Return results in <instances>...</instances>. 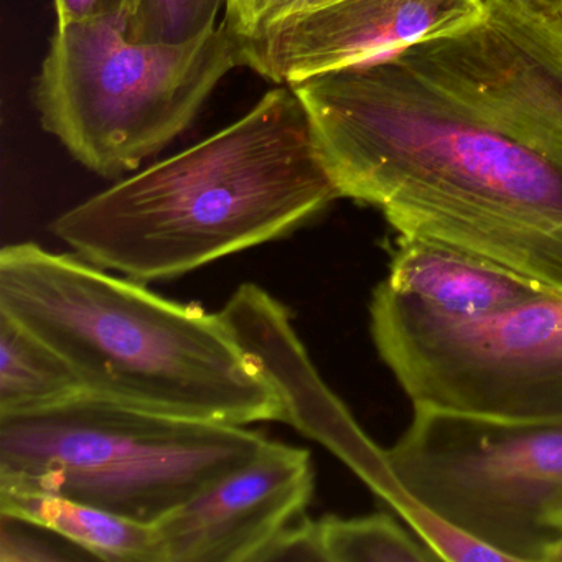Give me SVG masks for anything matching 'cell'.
<instances>
[{"label":"cell","instance_id":"cell-15","mask_svg":"<svg viewBox=\"0 0 562 562\" xmlns=\"http://www.w3.org/2000/svg\"><path fill=\"white\" fill-rule=\"evenodd\" d=\"M226 0H136L126 37L144 44H187L215 31Z\"/></svg>","mask_w":562,"mask_h":562},{"label":"cell","instance_id":"cell-6","mask_svg":"<svg viewBox=\"0 0 562 562\" xmlns=\"http://www.w3.org/2000/svg\"><path fill=\"white\" fill-rule=\"evenodd\" d=\"M370 330L414 409L498 419L562 417V295L459 315L383 281L371 297Z\"/></svg>","mask_w":562,"mask_h":562},{"label":"cell","instance_id":"cell-9","mask_svg":"<svg viewBox=\"0 0 562 562\" xmlns=\"http://www.w3.org/2000/svg\"><path fill=\"white\" fill-rule=\"evenodd\" d=\"M485 0H337L245 35L246 67L274 83L376 60L482 14Z\"/></svg>","mask_w":562,"mask_h":562},{"label":"cell","instance_id":"cell-5","mask_svg":"<svg viewBox=\"0 0 562 562\" xmlns=\"http://www.w3.org/2000/svg\"><path fill=\"white\" fill-rule=\"evenodd\" d=\"M246 67L228 22L187 44L126 37V15L60 25L37 83L42 126L91 172L136 170L195 120L220 81Z\"/></svg>","mask_w":562,"mask_h":562},{"label":"cell","instance_id":"cell-21","mask_svg":"<svg viewBox=\"0 0 562 562\" xmlns=\"http://www.w3.org/2000/svg\"><path fill=\"white\" fill-rule=\"evenodd\" d=\"M515 2L531 9V11L552 15V18H558L559 14H562V0H515Z\"/></svg>","mask_w":562,"mask_h":562},{"label":"cell","instance_id":"cell-20","mask_svg":"<svg viewBox=\"0 0 562 562\" xmlns=\"http://www.w3.org/2000/svg\"><path fill=\"white\" fill-rule=\"evenodd\" d=\"M266 0H226V19L229 27L241 35L251 34Z\"/></svg>","mask_w":562,"mask_h":562},{"label":"cell","instance_id":"cell-10","mask_svg":"<svg viewBox=\"0 0 562 562\" xmlns=\"http://www.w3.org/2000/svg\"><path fill=\"white\" fill-rule=\"evenodd\" d=\"M311 452L268 440L156 525L162 562H252L311 502Z\"/></svg>","mask_w":562,"mask_h":562},{"label":"cell","instance_id":"cell-13","mask_svg":"<svg viewBox=\"0 0 562 562\" xmlns=\"http://www.w3.org/2000/svg\"><path fill=\"white\" fill-rule=\"evenodd\" d=\"M88 393L50 345L0 311V414L24 413Z\"/></svg>","mask_w":562,"mask_h":562},{"label":"cell","instance_id":"cell-1","mask_svg":"<svg viewBox=\"0 0 562 562\" xmlns=\"http://www.w3.org/2000/svg\"><path fill=\"white\" fill-rule=\"evenodd\" d=\"M291 88L340 199L562 295L559 18L485 0L453 31Z\"/></svg>","mask_w":562,"mask_h":562},{"label":"cell","instance_id":"cell-14","mask_svg":"<svg viewBox=\"0 0 562 562\" xmlns=\"http://www.w3.org/2000/svg\"><path fill=\"white\" fill-rule=\"evenodd\" d=\"M321 521L322 546L327 562H432L436 552L390 513Z\"/></svg>","mask_w":562,"mask_h":562},{"label":"cell","instance_id":"cell-19","mask_svg":"<svg viewBox=\"0 0 562 562\" xmlns=\"http://www.w3.org/2000/svg\"><path fill=\"white\" fill-rule=\"evenodd\" d=\"M331 2H337V0H266L258 22H256L255 31L251 34H255L259 29L266 27V25L274 24V22L281 21V19L289 18V15L322 8V5L331 4Z\"/></svg>","mask_w":562,"mask_h":562},{"label":"cell","instance_id":"cell-3","mask_svg":"<svg viewBox=\"0 0 562 562\" xmlns=\"http://www.w3.org/2000/svg\"><path fill=\"white\" fill-rule=\"evenodd\" d=\"M0 311L60 353L94 396L233 426L285 419L281 394L222 314L169 301L78 255L5 246Z\"/></svg>","mask_w":562,"mask_h":562},{"label":"cell","instance_id":"cell-16","mask_svg":"<svg viewBox=\"0 0 562 562\" xmlns=\"http://www.w3.org/2000/svg\"><path fill=\"white\" fill-rule=\"evenodd\" d=\"M83 561L90 552L47 526L0 513V562Z\"/></svg>","mask_w":562,"mask_h":562},{"label":"cell","instance_id":"cell-12","mask_svg":"<svg viewBox=\"0 0 562 562\" xmlns=\"http://www.w3.org/2000/svg\"><path fill=\"white\" fill-rule=\"evenodd\" d=\"M0 513L54 529L98 561L162 562L156 525L48 493L0 490Z\"/></svg>","mask_w":562,"mask_h":562},{"label":"cell","instance_id":"cell-4","mask_svg":"<svg viewBox=\"0 0 562 562\" xmlns=\"http://www.w3.org/2000/svg\"><path fill=\"white\" fill-rule=\"evenodd\" d=\"M266 443L245 426L83 393L42 409L0 414V490L65 496L157 525Z\"/></svg>","mask_w":562,"mask_h":562},{"label":"cell","instance_id":"cell-2","mask_svg":"<svg viewBox=\"0 0 562 562\" xmlns=\"http://www.w3.org/2000/svg\"><path fill=\"white\" fill-rule=\"evenodd\" d=\"M337 199L288 85L203 143L68 210L52 232L100 268L164 281L282 238Z\"/></svg>","mask_w":562,"mask_h":562},{"label":"cell","instance_id":"cell-17","mask_svg":"<svg viewBox=\"0 0 562 562\" xmlns=\"http://www.w3.org/2000/svg\"><path fill=\"white\" fill-rule=\"evenodd\" d=\"M271 561H324L321 521L305 518L299 522H289L276 532L268 544L258 552L252 562Z\"/></svg>","mask_w":562,"mask_h":562},{"label":"cell","instance_id":"cell-7","mask_svg":"<svg viewBox=\"0 0 562 562\" xmlns=\"http://www.w3.org/2000/svg\"><path fill=\"white\" fill-rule=\"evenodd\" d=\"M386 456L414 502L508 561L542 562L562 538V417L414 409Z\"/></svg>","mask_w":562,"mask_h":562},{"label":"cell","instance_id":"cell-22","mask_svg":"<svg viewBox=\"0 0 562 562\" xmlns=\"http://www.w3.org/2000/svg\"><path fill=\"white\" fill-rule=\"evenodd\" d=\"M542 562H562V538H559L558 541L552 542V544L546 549Z\"/></svg>","mask_w":562,"mask_h":562},{"label":"cell","instance_id":"cell-18","mask_svg":"<svg viewBox=\"0 0 562 562\" xmlns=\"http://www.w3.org/2000/svg\"><path fill=\"white\" fill-rule=\"evenodd\" d=\"M136 0H54L58 27L75 22L130 15Z\"/></svg>","mask_w":562,"mask_h":562},{"label":"cell","instance_id":"cell-11","mask_svg":"<svg viewBox=\"0 0 562 562\" xmlns=\"http://www.w3.org/2000/svg\"><path fill=\"white\" fill-rule=\"evenodd\" d=\"M384 282L400 294L459 315L488 314L548 294L472 252L400 235Z\"/></svg>","mask_w":562,"mask_h":562},{"label":"cell","instance_id":"cell-23","mask_svg":"<svg viewBox=\"0 0 562 562\" xmlns=\"http://www.w3.org/2000/svg\"><path fill=\"white\" fill-rule=\"evenodd\" d=\"M558 18H559V21L562 22V14H559Z\"/></svg>","mask_w":562,"mask_h":562},{"label":"cell","instance_id":"cell-8","mask_svg":"<svg viewBox=\"0 0 562 562\" xmlns=\"http://www.w3.org/2000/svg\"><path fill=\"white\" fill-rule=\"evenodd\" d=\"M220 314L246 357L281 394L285 423L340 457L416 535H429L436 516L404 492L386 450L367 437L347 407L322 383L297 340L288 308L259 285L245 284Z\"/></svg>","mask_w":562,"mask_h":562}]
</instances>
